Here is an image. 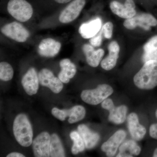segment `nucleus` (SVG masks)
<instances>
[{"label":"nucleus","mask_w":157,"mask_h":157,"mask_svg":"<svg viewBox=\"0 0 157 157\" xmlns=\"http://www.w3.org/2000/svg\"><path fill=\"white\" fill-rule=\"evenodd\" d=\"M153 156L154 157H157V148L155 149L154 152L153 153Z\"/></svg>","instance_id":"nucleus-34"},{"label":"nucleus","mask_w":157,"mask_h":157,"mask_svg":"<svg viewBox=\"0 0 157 157\" xmlns=\"http://www.w3.org/2000/svg\"><path fill=\"white\" fill-rule=\"evenodd\" d=\"M142 60L144 63L149 61H157V49L144 52Z\"/></svg>","instance_id":"nucleus-26"},{"label":"nucleus","mask_w":157,"mask_h":157,"mask_svg":"<svg viewBox=\"0 0 157 157\" xmlns=\"http://www.w3.org/2000/svg\"><path fill=\"white\" fill-rule=\"evenodd\" d=\"M24 155L20 153L12 152L7 156V157H24Z\"/></svg>","instance_id":"nucleus-32"},{"label":"nucleus","mask_w":157,"mask_h":157,"mask_svg":"<svg viewBox=\"0 0 157 157\" xmlns=\"http://www.w3.org/2000/svg\"><path fill=\"white\" fill-rule=\"evenodd\" d=\"M108 49L109 55L101 61V66L104 70L109 71L116 65L120 48L117 42L112 41L108 45Z\"/></svg>","instance_id":"nucleus-15"},{"label":"nucleus","mask_w":157,"mask_h":157,"mask_svg":"<svg viewBox=\"0 0 157 157\" xmlns=\"http://www.w3.org/2000/svg\"><path fill=\"white\" fill-rule=\"evenodd\" d=\"M1 32L6 36L17 42H24L29 36V33L19 23L13 22L6 25L1 29Z\"/></svg>","instance_id":"nucleus-6"},{"label":"nucleus","mask_w":157,"mask_h":157,"mask_svg":"<svg viewBox=\"0 0 157 157\" xmlns=\"http://www.w3.org/2000/svg\"><path fill=\"white\" fill-rule=\"evenodd\" d=\"M61 45L59 42L51 38L43 39L39 45L38 52L41 56L53 57L59 52Z\"/></svg>","instance_id":"nucleus-13"},{"label":"nucleus","mask_w":157,"mask_h":157,"mask_svg":"<svg viewBox=\"0 0 157 157\" xmlns=\"http://www.w3.org/2000/svg\"><path fill=\"white\" fill-rule=\"evenodd\" d=\"M101 25V20L100 18H95L90 22L82 24L78 29V33L84 39H90L99 33Z\"/></svg>","instance_id":"nucleus-17"},{"label":"nucleus","mask_w":157,"mask_h":157,"mask_svg":"<svg viewBox=\"0 0 157 157\" xmlns=\"http://www.w3.org/2000/svg\"><path fill=\"white\" fill-rule=\"evenodd\" d=\"M141 151V148L134 140H129L125 141L119 147V153L117 157H133L138 155Z\"/></svg>","instance_id":"nucleus-21"},{"label":"nucleus","mask_w":157,"mask_h":157,"mask_svg":"<svg viewBox=\"0 0 157 157\" xmlns=\"http://www.w3.org/2000/svg\"><path fill=\"white\" fill-rule=\"evenodd\" d=\"M70 137L73 141V145L71 151L73 155H76L83 151L85 148L84 141L78 132L73 131L70 133Z\"/></svg>","instance_id":"nucleus-24"},{"label":"nucleus","mask_w":157,"mask_h":157,"mask_svg":"<svg viewBox=\"0 0 157 157\" xmlns=\"http://www.w3.org/2000/svg\"><path fill=\"white\" fill-rule=\"evenodd\" d=\"M106 109L109 111L108 119L111 122L119 124L123 123L125 121L128 108L125 105L115 107L113 103L109 105Z\"/></svg>","instance_id":"nucleus-20"},{"label":"nucleus","mask_w":157,"mask_h":157,"mask_svg":"<svg viewBox=\"0 0 157 157\" xmlns=\"http://www.w3.org/2000/svg\"><path fill=\"white\" fill-rule=\"evenodd\" d=\"M39 83L42 86L50 89L53 93L58 94L61 91L63 85L60 79L55 77L51 71L43 69L38 74Z\"/></svg>","instance_id":"nucleus-7"},{"label":"nucleus","mask_w":157,"mask_h":157,"mask_svg":"<svg viewBox=\"0 0 157 157\" xmlns=\"http://www.w3.org/2000/svg\"><path fill=\"white\" fill-rule=\"evenodd\" d=\"M149 133L152 138L157 140V123L153 124L151 126Z\"/></svg>","instance_id":"nucleus-31"},{"label":"nucleus","mask_w":157,"mask_h":157,"mask_svg":"<svg viewBox=\"0 0 157 157\" xmlns=\"http://www.w3.org/2000/svg\"><path fill=\"white\" fill-rule=\"evenodd\" d=\"M7 9L12 17L21 22L28 21L33 13V7L26 0H9Z\"/></svg>","instance_id":"nucleus-3"},{"label":"nucleus","mask_w":157,"mask_h":157,"mask_svg":"<svg viewBox=\"0 0 157 157\" xmlns=\"http://www.w3.org/2000/svg\"><path fill=\"white\" fill-rule=\"evenodd\" d=\"M69 123L73 124L83 119L86 115V109L80 105L74 106L69 109H67Z\"/></svg>","instance_id":"nucleus-23"},{"label":"nucleus","mask_w":157,"mask_h":157,"mask_svg":"<svg viewBox=\"0 0 157 157\" xmlns=\"http://www.w3.org/2000/svg\"><path fill=\"white\" fill-rule=\"evenodd\" d=\"M13 133L15 139L21 146L27 147L33 143V131L27 117L18 114L13 124Z\"/></svg>","instance_id":"nucleus-2"},{"label":"nucleus","mask_w":157,"mask_h":157,"mask_svg":"<svg viewBox=\"0 0 157 157\" xmlns=\"http://www.w3.org/2000/svg\"><path fill=\"white\" fill-rule=\"evenodd\" d=\"M128 128L133 139L140 140L143 139L146 133L145 127L139 123V119L135 113H130L128 117Z\"/></svg>","instance_id":"nucleus-14"},{"label":"nucleus","mask_w":157,"mask_h":157,"mask_svg":"<svg viewBox=\"0 0 157 157\" xmlns=\"http://www.w3.org/2000/svg\"><path fill=\"white\" fill-rule=\"evenodd\" d=\"M52 113L55 117L61 121H65L68 117L67 109H60L54 107L52 110Z\"/></svg>","instance_id":"nucleus-28"},{"label":"nucleus","mask_w":157,"mask_h":157,"mask_svg":"<svg viewBox=\"0 0 157 157\" xmlns=\"http://www.w3.org/2000/svg\"><path fill=\"white\" fill-rule=\"evenodd\" d=\"M50 157H65L64 150L58 136L56 134L51 136L50 144Z\"/></svg>","instance_id":"nucleus-22"},{"label":"nucleus","mask_w":157,"mask_h":157,"mask_svg":"<svg viewBox=\"0 0 157 157\" xmlns=\"http://www.w3.org/2000/svg\"><path fill=\"white\" fill-rule=\"evenodd\" d=\"M54 1L56 2L59 3V4H63L69 2L72 0H54Z\"/></svg>","instance_id":"nucleus-33"},{"label":"nucleus","mask_w":157,"mask_h":157,"mask_svg":"<svg viewBox=\"0 0 157 157\" xmlns=\"http://www.w3.org/2000/svg\"><path fill=\"white\" fill-rule=\"evenodd\" d=\"M109 7L113 14L121 18L128 19L136 14L134 0H126L124 5L117 1H113Z\"/></svg>","instance_id":"nucleus-10"},{"label":"nucleus","mask_w":157,"mask_h":157,"mask_svg":"<svg viewBox=\"0 0 157 157\" xmlns=\"http://www.w3.org/2000/svg\"><path fill=\"white\" fill-rule=\"evenodd\" d=\"M78 131L84 141L86 148L91 149L94 147L100 140V136L98 134L92 132L85 125H79L78 127Z\"/></svg>","instance_id":"nucleus-19"},{"label":"nucleus","mask_w":157,"mask_h":157,"mask_svg":"<svg viewBox=\"0 0 157 157\" xmlns=\"http://www.w3.org/2000/svg\"><path fill=\"white\" fill-rule=\"evenodd\" d=\"M126 137V133L124 131L119 130L116 132L106 142L103 144L101 146V150L106 153L107 156H114L117 151V148Z\"/></svg>","instance_id":"nucleus-11"},{"label":"nucleus","mask_w":157,"mask_h":157,"mask_svg":"<svg viewBox=\"0 0 157 157\" xmlns=\"http://www.w3.org/2000/svg\"><path fill=\"white\" fill-rule=\"evenodd\" d=\"M60 66L61 70L59 73V78L63 83H68L76 74V66L69 59H65L60 62Z\"/></svg>","instance_id":"nucleus-18"},{"label":"nucleus","mask_w":157,"mask_h":157,"mask_svg":"<svg viewBox=\"0 0 157 157\" xmlns=\"http://www.w3.org/2000/svg\"><path fill=\"white\" fill-rule=\"evenodd\" d=\"M82 50L86 56L87 63L93 67H97L104 54L103 49L95 50L92 45L84 44L82 46Z\"/></svg>","instance_id":"nucleus-16"},{"label":"nucleus","mask_w":157,"mask_h":157,"mask_svg":"<svg viewBox=\"0 0 157 157\" xmlns=\"http://www.w3.org/2000/svg\"><path fill=\"white\" fill-rule=\"evenodd\" d=\"M113 25L112 22H107L103 25L102 27V33L106 39H110L112 38L113 32Z\"/></svg>","instance_id":"nucleus-27"},{"label":"nucleus","mask_w":157,"mask_h":157,"mask_svg":"<svg viewBox=\"0 0 157 157\" xmlns=\"http://www.w3.org/2000/svg\"><path fill=\"white\" fill-rule=\"evenodd\" d=\"M102 31L98 33L97 35L90 39L89 42L91 45L94 47H99L101 45L102 41Z\"/></svg>","instance_id":"nucleus-30"},{"label":"nucleus","mask_w":157,"mask_h":157,"mask_svg":"<svg viewBox=\"0 0 157 157\" xmlns=\"http://www.w3.org/2000/svg\"><path fill=\"white\" fill-rule=\"evenodd\" d=\"M51 136L48 132H43L37 136L33 142V150L35 156L50 157Z\"/></svg>","instance_id":"nucleus-9"},{"label":"nucleus","mask_w":157,"mask_h":157,"mask_svg":"<svg viewBox=\"0 0 157 157\" xmlns=\"http://www.w3.org/2000/svg\"><path fill=\"white\" fill-rule=\"evenodd\" d=\"M144 52L157 49V36L151 38L143 46Z\"/></svg>","instance_id":"nucleus-29"},{"label":"nucleus","mask_w":157,"mask_h":157,"mask_svg":"<svg viewBox=\"0 0 157 157\" xmlns=\"http://www.w3.org/2000/svg\"><path fill=\"white\" fill-rule=\"evenodd\" d=\"M113 90L108 84L99 85L97 88L84 90L81 93L82 100L90 105H96L102 103L113 93Z\"/></svg>","instance_id":"nucleus-4"},{"label":"nucleus","mask_w":157,"mask_h":157,"mask_svg":"<svg viewBox=\"0 0 157 157\" xmlns=\"http://www.w3.org/2000/svg\"><path fill=\"white\" fill-rule=\"evenodd\" d=\"M123 24L124 27L128 29L133 30L137 27H140L145 30L148 31L151 27L157 25V20L151 14L141 13L126 19Z\"/></svg>","instance_id":"nucleus-5"},{"label":"nucleus","mask_w":157,"mask_h":157,"mask_svg":"<svg viewBox=\"0 0 157 157\" xmlns=\"http://www.w3.org/2000/svg\"><path fill=\"white\" fill-rule=\"evenodd\" d=\"M86 4V0H74L62 11L59 20L63 23L73 21L80 14Z\"/></svg>","instance_id":"nucleus-8"},{"label":"nucleus","mask_w":157,"mask_h":157,"mask_svg":"<svg viewBox=\"0 0 157 157\" xmlns=\"http://www.w3.org/2000/svg\"><path fill=\"white\" fill-rule=\"evenodd\" d=\"M39 79L34 68L29 69L21 80L23 87L26 93L30 96L36 94L39 88Z\"/></svg>","instance_id":"nucleus-12"},{"label":"nucleus","mask_w":157,"mask_h":157,"mask_svg":"<svg viewBox=\"0 0 157 157\" xmlns=\"http://www.w3.org/2000/svg\"><path fill=\"white\" fill-rule=\"evenodd\" d=\"M155 116H156V117L157 119V109L156 111V112H155Z\"/></svg>","instance_id":"nucleus-35"},{"label":"nucleus","mask_w":157,"mask_h":157,"mask_svg":"<svg viewBox=\"0 0 157 157\" xmlns=\"http://www.w3.org/2000/svg\"><path fill=\"white\" fill-rule=\"evenodd\" d=\"M134 83L140 89L151 90L157 86V61L144 63L134 77Z\"/></svg>","instance_id":"nucleus-1"},{"label":"nucleus","mask_w":157,"mask_h":157,"mask_svg":"<svg viewBox=\"0 0 157 157\" xmlns=\"http://www.w3.org/2000/svg\"><path fill=\"white\" fill-rule=\"evenodd\" d=\"M14 71L13 68L8 63L1 62L0 63V78L4 81L11 80L13 77Z\"/></svg>","instance_id":"nucleus-25"}]
</instances>
